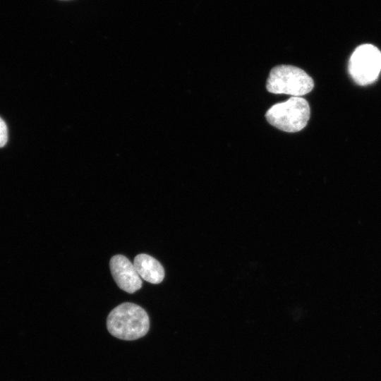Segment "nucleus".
<instances>
[{
  "label": "nucleus",
  "instance_id": "0eeeda50",
  "mask_svg": "<svg viewBox=\"0 0 381 381\" xmlns=\"http://www.w3.org/2000/svg\"><path fill=\"white\" fill-rule=\"evenodd\" d=\"M8 140V131L5 122L0 118V147H4Z\"/></svg>",
  "mask_w": 381,
  "mask_h": 381
},
{
  "label": "nucleus",
  "instance_id": "39448f33",
  "mask_svg": "<svg viewBox=\"0 0 381 381\" xmlns=\"http://www.w3.org/2000/svg\"><path fill=\"white\" fill-rule=\"evenodd\" d=\"M109 267L115 282L123 291L133 294L141 288V278L133 263L126 256L116 255L111 257Z\"/></svg>",
  "mask_w": 381,
  "mask_h": 381
},
{
  "label": "nucleus",
  "instance_id": "423d86ee",
  "mask_svg": "<svg viewBox=\"0 0 381 381\" xmlns=\"http://www.w3.org/2000/svg\"><path fill=\"white\" fill-rule=\"evenodd\" d=\"M133 265L140 278L146 282L157 284L161 283L164 278V270L161 263L147 254L137 255Z\"/></svg>",
  "mask_w": 381,
  "mask_h": 381
},
{
  "label": "nucleus",
  "instance_id": "f03ea898",
  "mask_svg": "<svg viewBox=\"0 0 381 381\" xmlns=\"http://www.w3.org/2000/svg\"><path fill=\"white\" fill-rule=\"evenodd\" d=\"M308 102L301 97H291L286 102L272 106L266 112L267 121L278 129L294 133L302 130L310 119Z\"/></svg>",
  "mask_w": 381,
  "mask_h": 381
},
{
  "label": "nucleus",
  "instance_id": "7ed1b4c3",
  "mask_svg": "<svg viewBox=\"0 0 381 381\" xmlns=\"http://www.w3.org/2000/svg\"><path fill=\"white\" fill-rule=\"evenodd\" d=\"M314 87L313 78L300 68L279 65L270 72L266 83L267 91L274 94H286L301 97Z\"/></svg>",
  "mask_w": 381,
  "mask_h": 381
},
{
  "label": "nucleus",
  "instance_id": "20e7f679",
  "mask_svg": "<svg viewBox=\"0 0 381 381\" xmlns=\"http://www.w3.org/2000/svg\"><path fill=\"white\" fill-rule=\"evenodd\" d=\"M348 70L356 84L363 86L373 83L381 71V52L373 44L358 46L349 59Z\"/></svg>",
  "mask_w": 381,
  "mask_h": 381
},
{
  "label": "nucleus",
  "instance_id": "f257e3e1",
  "mask_svg": "<svg viewBox=\"0 0 381 381\" xmlns=\"http://www.w3.org/2000/svg\"><path fill=\"white\" fill-rule=\"evenodd\" d=\"M107 327L109 332L118 339L136 340L147 333L150 318L142 307L125 302L109 313L107 318Z\"/></svg>",
  "mask_w": 381,
  "mask_h": 381
}]
</instances>
